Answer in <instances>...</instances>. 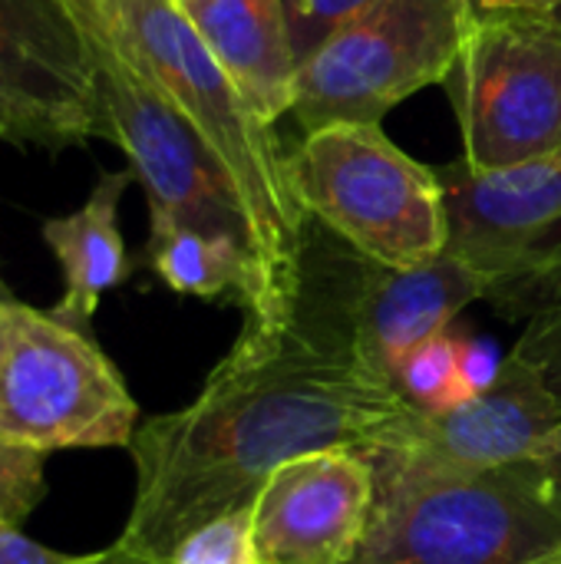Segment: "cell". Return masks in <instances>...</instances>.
Listing matches in <instances>:
<instances>
[{"instance_id": "1", "label": "cell", "mask_w": 561, "mask_h": 564, "mask_svg": "<svg viewBox=\"0 0 561 564\" xmlns=\"http://www.w3.org/2000/svg\"><path fill=\"white\" fill-rule=\"evenodd\" d=\"M413 406L291 324H248L195 400L139 423L129 453L136 496L116 542L169 564L198 525L251 509L284 463L317 449H367Z\"/></svg>"}, {"instance_id": "2", "label": "cell", "mask_w": 561, "mask_h": 564, "mask_svg": "<svg viewBox=\"0 0 561 564\" xmlns=\"http://www.w3.org/2000/svg\"><path fill=\"white\" fill-rule=\"evenodd\" d=\"M93 7L122 56L198 132L241 202L268 294V317L248 324H284L311 218L291 188L288 149L278 142L274 122L245 99L175 0H93Z\"/></svg>"}, {"instance_id": "3", "label": "cell", "mask_w": 561, "mask_h": 564, "mask_svg": "<svg viewBox=\"0 0 561 564\" xmlns=\"http://www.w3.org/2000/svg\"><path fill=\"white\" fill-rule=\"evenodd\" d=\"M473 301H486V281L450 251L420 268H387L308 221L284 324L331 357L393 383L400 357L450 330Z\"/></svg>"}, {"instance_id": "4", "label": "cell", "mask_w": 561, "mask_h": 564, "mask_svg": "<svg viewBox=\"0 0 561 564\" xmlns=\"http://www.w3.org/2000/svg\"><path fill=\"white\" fill-rule=\"evenodd\" d=\"M301 212L387 268L446 254L450 212L440 172L407 155L380 122H327L288 152Z\"/></svg>"}, {"instance_id": "5", "label": "cell", "mask_w": 561, "mask_h": 564, "mask_svg": "<svg viewBox=\"0 0 561 564\" xmlns=\"http://www.w3.org/2000/svg\"><path fill=\"white\" fill-rule=\"evenodd\" d=\"M561 552V486L536 463L377 496L350 564H539Z\"/></svg>"}, {"instance_id": "6", "label": "cell", "mask_w": 561, "mask_h": 564, "mask_svg": "<svg viewBox=\"0 0 561 564\" xmlns=\"http://www.w3.org/2000/svg\"><path fill=\"white\" fill-rule=\"evenodd\" d=\"M139 403L93 330L23 301L0 307V440L36 449L132 443Z\"/></svg>"}, {"instance_id": "7", "label": "cell", "mask_w": 561, "mask_h": 564, "mask_svg": "<svg viewBox=\"0 0 561 564\" xmlns=\"http://www.w3.org/2000/svg\"><path fill=\"white\" fill-rule=\"evenodd\" d=\"M473 20V0H374L298 66L291 112L304 132L380 122L413 93L443 86Z\"/></svg>"}, {"instance_id": "8", "label": "cell", "mask_w": 561, "mask_h": 564, "mask_svg": "<svg viewBox=\"0 0 561 564\" xmlns=\"http://www.w3.org/2000/svg\"><path fill=\"white\" fill-rule=\"evenodd\" d=\"M479 175L513 172L561 152V26L526 13H476L443 79Z\"/></svg>"}, {"instance_id": "9", "label": "cell", "mask_w": 561, "mask_h": 564, "mask_svg": "<svg viewBox=\"0 0 561 564\" xmlns=\"http://www.w3.org/2000/svg\"><path fill=\"white\" fill-rule=\"evenodd\" d=\"M86 33L103 139L116 142L149 198V218L241 238L251 251L241 202L182 112L132 66L106 33L93 0H66ZM255 258V254H251Z\"/></svg>"}, {"instance_id": "10", "label": "cell", "mask_w": 561, "mask_h": 564, "mask_svg": "<svg viewBox=\"0 0 561 564\" xmlns=\"http://www.w3.org/2000/svg\"><path fill=\"white\" fill-rule=\"evenodd\" d=\"M446 188V251L476 268L506 317H536L561 288V152L479 175L463 159L436 169Z\"/></svg>"}, {"instance_id": "11", "label": "cell", "mask_w": 561, "mask_h": 564, "mask_svg": "<svg viewBox=\"0 0 561 564\" xmlns=\"http://www.w3.org/2000/svg\"><path fill=\"white\" fill-rule=\"evenodd\" d=\"M559 423V393L509 350L486 390L440 413L410 410L360 453L380 496L423 479L473 476L536 459Z\"/></svg>"}, {"instance_id": "12", "label": "cell", "mask_w": 561, "mask_h": 564, "mask_svg": "<svg viewBox=\"0 0 561 564\" xmlns=\"http://www.w3.org/2000/svg\"><path fill=\"white\" fill-rule=\"evenodd\" d=\"M103 135L86 33L66 0H0V139L63 152Z\"/></svg>"}, {"instance_id": "13", "label": "cell", "mask_w": 561, "mask_h": 564, "mask_svg": "<svg viewBox=\"0 0 561 564\" xmlns=\"http://www.w3.org/2000/svg\"><path fill=\"white\" fill-rule=\"evenodd\" d=\"M377 482L350 446L298 456L251 502L258 564H350L374 525Z\"/></svg>"}, {"instance_id": "14", "label": "cell", "mask_w": 561, "mask_h": 564, "mask_svg": "<svg viewBox=\"0 0 561 564\" xmlns=\"http://www.w3.org/2000/svg\"><path fill=\"white\" fill-rule=\"evenodd\" d=\"M129 182H136L132 169L99 172V182L76 212L46 218L40 228L63 274V297L53 314L73 327L89 330L99 301L132 278L136 264L119 231V202Z\"/></svg>"}, {"instance_id": "15", "label": "cell", "mask_w": 561, "mask_h": 564, "mask_svg": "<svg viewBox=\"0 0 561 564\" xmlns=\"http://www.w3.org/2000/svg\"><path fill=\"white\" fill-rule=\"evenodd\" d=\"M185 13L245 99L268 122L291 112L298 59L281 0H202Z\"/></svg>"}, {"instance_id": "16", "label": "cell", "mask_w": 561, "mask_h": 564, "mask_svg": "<svg viewBox=\"0 0 561 564\" xmlns=\"http://www.w3.org/2000/svg\"><path fill=\"white\" fill-rule=\"evenodd\" d=\"M145 264L169 291L182 297L235 304L245 311V321L268 317V294L241 238L149 218Z\"/></svg>"}, {"instance_id": "17", "label": "cell", "mask_w": 561, "mask_h": 564, "mask_svg": "<svg viewBox=\"0 0 561 564\" xmlns=\"http://www.w3.org/2000/svg\"><path fill=\"white\" fill-rule=\"evenodd\" d=\"M463 344L466 337H456L450 327L407 350L393 370L397 393L420 413H440L476 397V390L466 380Z\"/></svg>"}, {"instance_id": "18", "label": "cell", "mask_w": 561, "mask_h": 564, "mask_svg": "<svg viewBox=\"0 0 561 564\" xmlns=\"http://www.w3.org/2000/svg\"><path fill=\"white\" fill-rule=\"evenodd\" d=\"M169 564H258L251 509H235L198 525L175 545Z\"/></svg>"}, {"instance_id": "19", "label": "cell", "mask_w": 561, "mask_h": 564, "mask_svg": "<svg viewBox=\"0 0 561 564\" xmlns=\"http://www.w3.org/2000/svg\"><path fill=\"white\" fill-rule=\"evenodd\" d=\"M46 499V453L0 440V522L23 525Z\"/></svg>"}, {"instance_id": "20", "label": "cell", "mask_w": 561, "mask_h": 564, "mask_svg": "<svg viewBox=\"0 0 561 564\" xmlns=\"http://www.w3.org/2000/svg\"><path fill=\"white\" fill-rule=\"evenodd\" d=\"M374 0H281L298 66L311 59L344 23L360 17Z\"/></svg>"}, {"instance_id": "21", "label": "cell", "mask_w": 561, "mask_h": 564, "mask_svg": "<svg viewBox=\"0 0 561 564\" xmlns=\"http://www.w3.org/2000/svg\"><path fill=\"white\" fill-rule=\"evenodd\" d=\"M513 354L522 357L529 367H536L546 377V383L561 397V288L536 317H529Z\"/></svg>"}, {"instance_id": "22", "label": "cell", "mask_w": 561, "mask_h": 564, "mask_svg": "<svg viewBox=\"0 0 561 564\" xmlns=\"http://www.w3.org/2000/svg\"><path fill=\"white\" fill-rule=\"evenodd\" d=\"M89 555L53 552L20 532V525L0 522V564H86Z\"/></svg>"}, {"instance_id": "23", "label": "cell", "mask_w": 561, "mask_h": 564, "mask_svg": "<svg viewBox=\"0 0 561 564\" xmlns=\"http://www.w3.org/2000/svg\"><path fill=\"white\" fill-rule=\"evenodd\" d=\"M86 564H159V562H152V558L139 555V552H132V549H126L122 542H112L109 549L93 552Z\"/></svg>"}, {"instance_id": "24", "label": "cell", "mask_w": 561, "mask_h": 564, "mask_svg": "<svg viewBox=\"0 0 561 564\" xmlns=\"http://www.w3.org/2000/svg\"><path fill=\"white\" fill-rule=\"evenodd\" d=\"M536 463H539V466H542V469L561 486V423L552 430V436L546 440V446L539 449Z\"/></svg>"}, {"instance_id": "25", "label": "cell", "mask_w": 561, "mask_h": 564, "mask_svg": "<svg viewBox=\"0 0 561 564\" xmlns=\"http://www.w3.org/2000/svg\"><path fill=\"white\" fill-rule=\"evenodd\" d=\"M529 0H473L476 13H513V10H526Z\"/></svg>"}, {"instance_id": "26", "label": "cell", "mask_w": 561, "mask_h": 564, "mask_svg": "<svg viewBox=\"0 0 561 564\" xmlns=\"http://www.w3.org/2000/svg\"><path fill=\"white\" fill-rule=\"evenodd\" d=\"M555 7H561V0H529V7H526V13H536V17H546V13H552Z\"/></svg>"}, {"instance_id": "27", "label": "cell", "mask_w": 561, "mask_h": 564, "mask_svg": "<svg viewBox=\"0 0 561 564\" xmlns=\"http://www.w3.org/2000/svg\"><path fill=\"white\" fill-rule=\"evenodd\" d=\"M7 301H13V294L7 291V284H3V278H0V307H3Z\"/></svg>"}, {"instance_id": "28", "label": "cell", "mask_w": 561, "mask_h": 564, "mask_svg": "<svg viewBox=\"0 0 561 564\" xmlns=\"http://www.w3.org/2000/svg\"><path fill=\"white\" fill-rule=\"evenodd\" d=\"M546 20H552V23H559L561 26V7H555L552 13H546Z\"/></svg>"}, {"instance_id": "29", "label": "cell", "mask_w": 561, "mask_h": 564, "mask_svg": "<svg viewBox=\"0 0 561 564\" xmlns=\"http://www.w3.org/2000/svg\"><path fill=\"white\" fill-rule=\"evenodd\" d=\"M175 3H179L182 10H188V7H195V3H202V0H175Z\"/></svg>"}, {"instance_id": "30", "label": "cell", "mask_w": 561, "mask_h": 564, "mask_svg": "<svg viewBox=\"0 0 561 564\" xmlns=\"http://www.w3.org/2000/svg\"><path fill=\"white\" fill-rule=\"evenodd\" d=\"M539 564H561V552L559 555H552V558H546V562H539Z\"/></svg>"}]
</instances>
